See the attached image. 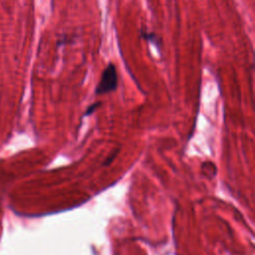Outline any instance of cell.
<instances>
[{"label": "cell", "instance_id": "obj_1", "mask_svg": "<svg viewBox=\"0 0 255 255\" xmlns=\"http://www.w3.org/2000/svg\"><path fill=\"white\" fill-rule=\"evenodd\" d=\"M118 72L114 63H109L103 70L100 82L96 88V95H105L114 92L118 88Z\"/></svg>", "mask_w": 255, "mask_h": 255}, {"label": "cell", "instance_id": "obj_2", "mask_svg": "<svg viewBox=\"0 0 255 255\" xmlns=\"http://www.w3.org/2000/svg\"><path fill=\"white\" fill-rule=\"evenodd\" d=\"M140 37L143 40H145V41L151 43L152 45H154L157 49L161 48V40L158 37V35L155 34L154 32H150V31H146L145 29H141L140 30Z\"/></svg>", "mask_w": 255, "mask_h": 255}, {"label": "cell", "instance_id": "obj_3", "mask_svg": "<svg viewBox=\"0 0 255 255\" xmlns=\"http://www.w3.org/2000/svg\"><path fill=\"white\" fill-rule=\"evenodd\" d=\"M101 104H102L101 102H98V103H94V104H92L91 106H89L84 116H89V115L93 114V113L98 109V107H100V106H101Z\"/></svg>", "mask_w": 255, "mask_h": 255}, {"label": "cell", "instance_id": "obj_4", "mask_svg": "<svg viewBox=\"0 0 255 255\" xmlns=\"http://www.w3.org/2000/svg\"><path fill=\"white\" fill-rule=\"evenodd\" d=\"M72 40H73L72 37H67V36L65 35V36H63V38H61V39L58 41L57 46L65 45V44H67V43H72Z\"/></svg>", "mask_w": 255, "mask_h": 255}]
</instances>
